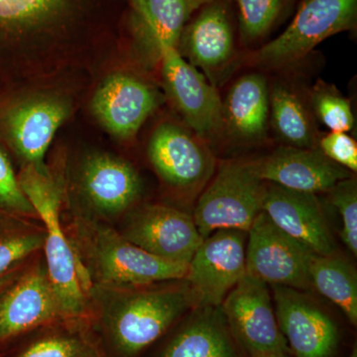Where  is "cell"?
Wrapping results in <instances>:
<instances>
[{"instance_id":"cell-1","label":"cell","mask_w":357,"mask_h":357,"mask_svg":"<svg viewBox=\"0 0 357 357\" xmlns=\"http://www.w3.org/2000/svg\"><path fill=\"white\" fill-rule=\"evenodd\" d=\"M18 181L46 230L45 264L63 318H79L86 311L89 279L61 222L62 189L48 170L25 165Z\"/></svg>"},{"instance_id":"cell-2","label":"cell","mask_w":357,"mask_h":357,"mask_svg":"<svg viewBox=\"0 0 357 357\" xmlns=\"http://www.w3.org/2000/svg\"><path fill=\"white\" fill-rule=\"evenodd\" d=\"M77 257L100 287L123 289L181 280L187 264L167 261L128 241L116 230L91 222H77Z\"/></svg>"},{"instance_id":"cell-3","label":"cell","mask_w":357,"mask_h":357,"mask_svg":"<svg viewBox=\"0 0 357 357\" xmlns=\"http://www.w3.org/2000/svg\"><path fill=\"white\" fill-rule=\"evenodd\" d=\"M153 285L117 289L121 292L110 305L107 316L109 333L126 356L153 344L187 310L199 307L187 281L166 287Z\"/></svg>"},{"instance_id":"cell-4","label":"cell","mask_w":357,"mask_h":357,"mask_svg":"<svg viewBox=\"0 0 357 357\" xmlns=\"http://www.w3.org/2000/svg\"><path fill=\"white\" fill-rule=\"evenodd\" d=\"M357 0H300L288 27L276 38L249 52L246 65L265 70L297 64L328 37L354 31Z\"/></svg>"},{"instance_id":"cell-5","label":"cell","mask_w":357,"mask_h":357,"mask_svg":"<svg viewBox=\"0 0 357 357\" xmlns=\"http://www.w3.org/2000/svg\"><path fill=\"white\" fill-rule=\"evenodd\" d=\"M265 192L266 182L258 177L253 161L223 162L192 215L202 237L220 229L248 232L262 211Z\"/></svg>"},{"instance_id":"cell-6","label":"cell","mask_w":357,"mask_h":357,"mask_svg":"<svg viewBox=\"0 0 357 357\" xmlns=\"http://www.w3.org/2000/svg\"><path fill=\"white\" fill-rule=\"evenodd\" d=\"M248 232L246 273L271 286L312 289L310 267L317 255L311 249L277 227L263 211Z\"/></svg>"},{"instance_id":"cell-7","label":"cell","mask_w":357,"mask_h":357,"mask_svg":"<svg viewBox=\"0 0 357 357\" xmlns=\"http://www.w3.org/2000/svg\"><path fill=\"white\" fill-rule=\"evenodd\" d=\"M162 77L169 98L201 140H215L225 128L223 105L217 89L176 47H161Z\"/></svg>"},{"instance_id":"cell-8","label":"cell","mask_w":357,"mask_h":357,"mask_svg":"<svg viewBox=\"0 0 357 357\" xmlns=\"http://www.w3.org/2000/svg\"><path fill=\"white\" fill-rule=\"evenodd\" d=\"M220 309L230 331L251 357L288 351L264 281L246 273L227 294Z\"/></svg>"},{"instance_id":"cell-9","label":"cell","mask_w":357,"mask_h":357,"mask_svg":"<svg viewBox=\"0 0 357 357\" xmlns=\"http://www.w3.org/2000/svg\"><path fill=\"white\" fill-rule=\"evenodd\" d=\"M246 231L220 229L204 238L188 264L185 280L199 307H220L246 274Z\"/></svg>"},{"instance_id":"cell-10","label":"cell","mask_w":357,"mask_h":357,"mask_svg":"<svg viewBox=\"0 0 357 357\" xmlns=\"http://www.w3.org/2000/svg\"><path fill=\"white\" fill-rule=\"evenodd\" d=\"M121 234L150 255L187 265L204 241L191 215L161 204L136 211Z\"/></svg>"},{"instance_id":"cell-11","label":"cell","mask_w":357,"mask_h":357,"mask_svg":"<svg viewBox=\"0 0 357 357\" xmlns=\"http://www.w3.org/2000/svg\"><path fill=\"white\" fill-rule=\"evenodd\" d=\"M0 296V342L63 318L45 263L21 272Z\"/></svg>"},{"instance_id":"cell-12","label":"cell","mask_w":357,"mask_h":357,"mask_svg":"<svg viewBox=\"0 0 357 357\" xmlns=\"http://www.w3.org/2000/svg\"><path fill=\"white\" fill-rule=\"evenodd\" d=\"M282 335L298 357H328L337 344L333 319L296 289L272 285Z\"/></svg>"},{"instance_id":"cell-13","label":"cell","mask_w":357,"mask_h":357,"mask_svg":"<svg viewBox=\"0 0 357 357\" xmlns=\"http://www.w3.org/2000/svg\"><path fill=\"white\" fill-rule=\"evenodd\" d=\"M230 0H211L188 21L178 47L190 64L213 77L229 64L236 51Z\"/></svg>"},{"instance_id":"cell-14","label":"cell","mask_w":357,"mask_h":357,"mask_svg":"<svg viewBox=\"0 0 357 357\" xmlns=\"http://www.w3.org/2000/svg\"><path fill=\"white\" fill-rule=\"evenodd\" d=\"M148 156L160 177L178 189L202 187L213 171V157L203 142L172 123L154 131Z\"/></svg>"},{"instance_id":"cell-15","label":"cell","mask_w":357,"mask_h":357,"mask_svg":"<svg viewBox=\"0 0 357 357\" xmlns=\"http://www.w3.org/2000/svg\"><path fill=\"white\" fill-rule=\"evenodd\" d=\"M262 211L277 227L317 255L335 253L328 220L316 194L266 184Z\"/></svg>"},{"instance_id":"cell-16","label":"cell","mask_w":357,"mask_h":357,"mask_svg":"<svg viewBox=\"0 0 357 357\" xmlns=\"http://www.w3.org/2000/svg\"><path fill=\"white\" fill-rule=\"evenodd\" d=\"M258 177L294 190L328 192L340 181L351 178V171L328 159L316 148L282 146L264 158L253 161Z\"/></svg>"},{"instance_id":"cell-17","label":"cell","mask_w":357,"mask_h":357,"mask_svg":"<svg viewBox=\"0 0 357 357\" xmlns=\"http://www.w3.org/2000/svg\"><path fill=\"white\" fill-rule=\"evenodd\" d=\"M151 86L126 74L107 77L96 91L91 109L103 128L115 137L129 139L158 105Z\"/></svg>"},{"instance_id":"cell-18","label":"cell","mask_w":357,"mask_h":357,"mask_svg":"<svg viewBox=\"0 0 357 357\" xmlns=\"http://www.w3.org/2000/svg\"><path fill=\"white\" fill-rule=\"evenodd\" d=\"M69 114V105L56 98H32L11 109L6 117V131L25 165L38 170L47 168L45 154Z\"/></svg>"},{"instance_id":"cell-19","label":"cell","mask_w":357,"mask_h":357,"mask_svg":"<svg viewBox=\"0 0 357 357\" xmlns=\"http://www.w3.org/2000/svg\"><path fill=\"white\" fill-rule=\"evenodd\" d=\"M81 185L91 208L105 215L128 210L141 189L133 167L109 154L91 155L84 161Z\"/></svg>"},{"instance_id":"cell-20","label":"cell","mask_w":357,"mask_h":357,"mask_svg":"<svg viewBox=\"0 0 357 357\" xmlns=\"http://www.w3.org/2000/svg\"><path fill=\"white\" fill-rule=\"evenodd\" d=\"M96 0H0V35L30 36L68 28Z\"/></svg>"},{"instance_id":"cell-21","label":"cell","mask_w":357,"mask_h":357,"mask_svg":"<svg viewBox=\"0 0 357 357\" xmlns=\"http://www.w3.org/2000/svg\"><path fill=\"white\" fill-rule=\"evenodd\" d=\"M211 0H128V22L134 36L151 47L177 48L188 21Z\"/></svg>"},{"instance_id":"cell-22","label":"cell","mask_w":357,"mask_h":357,"mask_svg":"<svg viewBox=\"0 0 357 357\" xmlns=\"http://www.w3.org/2000/svg\"><path fill=\"white\" fill-rule=\"evenodd\" d=\"M223 112L225 122L237 137L262 139L270 114V91L265 77L259 74L239 77L230 89Z\"/></svg>"},{"instance_id":"cell-23","label":"cell","mask_w":357,"mask_h":357,"mask_svg":"<svg viewBox=\"0 0 357 357\" xmlns=\"http://www.w3.org/2000/svg\"><path fill=\"white\" fill-rule=\"evenodd\" d=\"M198 310L171 340L162 357H237L220 307Z\"/></svg>"},{"instance_id":"cell-24","label":"cell","mask_w":357,"mask_h":357,"mask_svg":"<svg viewBox=\"0 0 357 357\" xmlns=\"http://www.w3.org/2000/svg\"><path fill=\"white\" fill-rule=\"evenodd\" d=\"M312 288L337 305L352 325L357 324V275L351 263L332 253L314 255L310 267Z\"/></svg>"},{"instance_id":"cell-25","label":"cell","mask_w":357,"mask_h":357,"mask_svg":"<svg viewBox=\"0 0 357 357\" xmlns=\"http://www.w3.org/2000/svg\"><path fill=\"white\" fill-rule=\"evenodd\" d=\"M270 112L275 131L288 146L314 148L316 129L297 93L281 84L275 86L270 91Z\"/></svg>"},{"instance_id":"cell-26","label":"cell","mask_w":357,"mask_h":357,"mask_svg":"<svg viewBox=\"0 0 357 357\" xmlns=\"http://www.w3.org/2000/svg\"><path fill=\"white\" fill-rule=\"evenodd\" d=\"M298 0H230L236 6L237 29L243 44L266 38L287 17Z\"/></svg>"},{"instance_id":"cell-27","label":"cell","mask_w":357,"mask_h":357,"mask_svg":"<svg viewBox=\"0 0 357 357\" xmlns=\"http://www.w3.org/2000/svg\"><path fill=\"white\" fill-rule=\"evenodd\" d=\"M46 230L34 223L0 225V275L10 271L44 248Z\"/></svg>"},{"instance_id":"cell-28","label":"cell","mask_w":357,"mask_h":357,"mask_svg":"<svg viewBox=\"0 0 357 357\" xmlns=\"http://www.w3.org/2000/svg\"><path fill=\"white\" fill-rule=\"evenodd\" d=\"M311 100L317 116L332 132H347L354 128L351 103L335 86L319 82L312 89Z\"/></svg>"},{"instance_id":"cell-29","label":"cell","mask_w":357,"mask_h":357,"mask_svg":"<svg viewBox=\"0 0 357 357\" xmlns=\"http://www.w3.org/2000/svg\"><path fill=\"white\" fill-rule=\"evenodd\" d=\"M331 202L342 218L340 237L342 243L357 255V188L352 177L340 181L330 191Z\"/></svg>"},{"instance_id":"cell-30","label":"cell","mask_w":357,"mask_h":357,"mask_svg":"<svg viewBox=\"0 0 357 357\" xmlns=\"http://www.w3.org/2000/svg\"><path fill=\"white\" fill-rule=\"evenodd\" d=\"M18 357H98V354L82 338L54 335L34 342Z\"/></svg>"},{"instance_id":"cell-31","label":"cell","mask_w":357,"mask_h":357,"mask_svg":"<svg viewBox=\"0 0 357 357\" xmlns=\"http://www.w3.org/2000/svg\"><path fill=\"white\" fill-rule=\"evenodd\" d=\"M0 208L14 215L37 217L31 204L21 190L20 181L14 173L13 165L1 150H0Z\"/></svg>"},{"instance_id":"cell-32","label":"cell","mask_w":357,"mask_h":357,"mask_svg":"<svg viewBox=\"0 0 357 357\" xmlns=\"http://www.w3.org/2000/svg\"><path fill=\"white\" fill-rule=\"evenodd\" d=\"M319 147L328 159L351 172H356V141L347 132L328 133L319 141Z\"/></svg>"},{"instance_id":"cell-33","label":"cell","mask_w":357,"mask_h":357,"mask_svg":"<svg viewBox=\"0 0 357 357\" xmlns=\"http://www.w3.org/2000/svg\"><path fill=\"white\" fill-rule=\"evenodd\" d=\"M20 271H17V268H14V269L10 270V271L0 275V294L3 292V291L20 276Z\"/></svg>"},{"instance_id":"cell-34","label":"cell","mask_w":357,"mask_h":357,"mask_svg":"<svg viewBox=\"0 0 357 357\" xmlns=\"http://www.w3.org/2000/svg\"><path fill=\"white\" fill-rule=\"evenodd\" d=\"M255 357H289L287 352H273V354H263Z\"/></svg>"},{"instance_id":"cell-35","label":"cell","mask_w":357,"mask_h":357,"mask_svg":"<svg viewBox=\"0 0 357 357\" xmlns=\"http://www.w3.org/2000/svg\"><path fill=\"white\" fill-rule=\"evenodd\" d=\"M349 357H357L356 349H354V351L351 352V356Z\"/></svg>"}]
</instances>
